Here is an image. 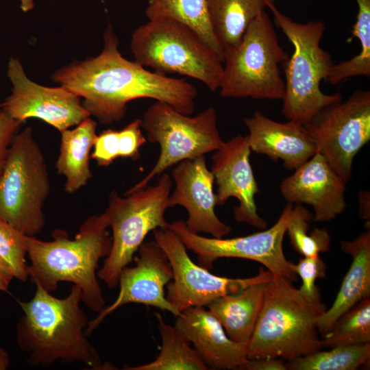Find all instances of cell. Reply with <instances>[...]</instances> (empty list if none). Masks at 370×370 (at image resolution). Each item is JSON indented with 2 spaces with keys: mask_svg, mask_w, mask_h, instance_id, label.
I'll list each match as a JSON object with an SVG mask.
<instances>
[{
  "mask_svg": "<svg viewBox=\"0 0 370 370\" xmlns=\"http://www.w3.org/2000/svg\"><path fill=\"white\" fill-rule=\"evenodd\" d=\"M21 8L23 12H27L34 8L33 0H20Z\"/></svg>",
  "mask_w": 370,
  "mask_h": 370,
  "instance_id": "ab89813d",
  "label": "cell"
},
{
  "mask_svg": "<svg viewBox=\"0 0 370 370\" xmlns=\"http://www.w3.org/2000/svg\"><path fill=\"white\" fill-rule=\"evenodd\" d=\"M8 77L12 85V92L0 108L21 123L36 118L61 132L90 116L81 98L64 87H47L29 79L16 58L9 60Z\"/></svg>",
  "mask_w": 370,
  "mask_h": 370,
  "instance_id": "5bb4252c",
  "label": "cell"
},
{
  "mask_svg": "<svg viewBox=\"0 0 370 370\" xmlns=\"http://www.w3.org/2000/svg\"><path fill=\"white\" fill-rule=\"evenodd\" d=\"M303 126L317 152L347 183L354 157L370 140L369 90L325 107Z\"/></svg>",
  "mask_w": 370,
  "mask_h": 370,
  "instance_id": "8fae6325",
  "label": "cell"
},
{
  "mask_svg": "<svg viewBox=\"0 0 370 370\" xmlns=\"http://www.w3.org/2000/svg\"><path fill=\"white\" fill-rule=\"evenodd\" d=\"M97 123L88 117L73 129L61 132L60 153L56 166L66 178L65 190L74 193L92 177L89 159L97 137Z\"/></svg>",
  "mask_w": 370,
  "mask_h": 370,
  "instance_id": "603a6c76",
  "label": "cell"
},
{
  "mask_svg": "<svg viewBox=\"0 0 370 370\" xmlns=\"http://www.w3.org/2000/svg\"><path fill=\"white\" fill-rule=\"evenodd\" d=\"M324 347L370 342V299L365 298L341 315L331 330L321 337Z\"/></svg>",
  "mask_w": 370,
  "mask_h": 370,
  "instance_id": "f1b7e54d",
  "label": "cell"
},
{
  "mask_svg": "<svg viewBox=\"0 0 370 370\" xmlns=\"http://www.w3.org/2000/svg\"><path fill=\"white\" fill-rule=\"evenodd\" d=\"M142 127L148 140L160 147L151 171L125 195L141 190L156 176L183 160L214 151L222 145L216 110L210 107L195 116L182 114L166 103L156 101L143 114Z\"/></svg>",
  "mask_w": 370,
  "mask_h": 370,
  "instance_id": "30bf717a",
  "label": "cell"
},
{
  "mask_svg": "<svg viewBox=\"0 0 370 370\" xmlns=\"http://www.w3.org/2000/svg\"><path fill=\"white\" fill-rule=\"evenodd\" d=\"M341 249L352 258L350 267L331 307L317 323L321 337L332 328L337 319L360 300L370 296V231L352 241H341Z\"/></svg>",
  "mask_w": 370,
  "mask_h": 370,
  "instance_id": "44dd1931",
  "label": "cell"
},
{
  "mask_svg": "<svg viewBox=\"0 0 370 370\" xmlns=\"http://www.w3.org/2000/svg\"><path fill=\"white\" fill-rule=\"evenodd\" d=\"M33 297L18 301L23 315L16 325L19 348L34 367H47L59 361L80 362L90 369H114L103 363L86 337L87 315L80 306L82 290L73 284L68 295L58 298L39 285Z\"/></svg>",
  "mask_w": 370,
  "mask_h": 370,
  "instance_id": "7a4b0ae2",
  "label": "cell"
},
{
  "mask_svg": "<svg viewBox=\"0 0 370 370\" xmlns=\"http://www.w3.org/2000/svg\"><path fill=\"white\" fill-rule=\"evenodd\" d=\"M13 279L10 271L0 260V291L8 292L10 282Z\"/></svg>",
  "mask_w": 370,
  "mask_h": 370,
  "instance_id": "74e56055",
  "label": "cell"
},
{
  "mask_svg": "<svg viewBox=\"0 0 370 370\" xmlns=\"http://www.w3.org/2000/svg\"><path fill=\"white\" fill-rule=\"evenodd\" d=\"M369 192L362 190L358 195L359 201V214L361 219L366 221L369 224L370 219V200Z\"/></svg>",
  "mask_w": 370,
  "mask_h": 370,
  "instance_id": "8d00e7d4",
  "label": "cell"
},
{
  "mask_svg": "<svg viewBox=\"0 0 370 370\" xmlns=\"http://www.w3.org/2000/svg\"><path fill=\"white\" fill-rule=\"evenodd\" d=\"M50 192L43 153L31 127L14 136L0 173V217L26 236L45 223L43 206Z\"/></svg>",
  "mask_w": 370,
  "mask_h": 370,
  "instance_id": "9c48e42d",
  "label": "cell"
},
{
  "mask_svg": "<svg viewBox=\"0 0 370 370\" xmlns=\"http://www.w3.org/2000/svg\"><path fill=\"white\" fill-rule=\"evenodd\" d=\"M154 241L166 254L173 272V282L166 285L169 302L178 311L190 307H205L215 299L237 293L250 285L267 281L273 274L263 269L247 278H230L212 274L195 263L186 247L169 228L153 230Z\"/></svg>",
  "mask_w": 370,
  "mask_h": 370,
  "instance_id": "4fadbf2b",
  "label": "cell"
},
{
  "mask_svg": "<svg viewBox=\"0 0 370 370\" xmlns=\"http://www.w3.org/2000/svg\"><path fill=\"white\" fill-rule=\"evenodd\" d=\"M251 151L247 136L239 134L223 141L212 155L210 171L217 185V205H223L230 197L237 199L235 220L264 230L267 223L259 216L255 202L259 188L249 161Z\"/></svg>",
  "mask_w": 370,
  "mask_h": 370,
  "instance_id": "2e32d148",
  "label": "cell"
},
{
  "mask_svg": "<svg viewBox=\"0 0 370 370\" xmlns=\"http://www.w3.org/2000/svg\"><path fill=\"white\" fill-rule=\"evenodd\" d=\"M369 358V343L319 350L286 363L291 370H356L367 363Z\"/></svg>",
  "mask_w": 370,
  "mask_h": 370,
  "instance_id": "4316f807",
  "label": "cell"
},
{
  "mask_svg": "<svg viewBox=\"0 0 370 370\" xmlns=\"http://www.w3.org/2000/svg\"><path fill=\"white\" fill-rule=\"evenodd\" d=\"M21 123L11 118L0 108V173L4 166L12 140Z\"/></svg>",
  "mask_w": 370,
  "mask_h": 370,
  "instance_id": "e575fe53",
  "label": "cell"
},
{
  "mask_svg": "<svg viewBox=\"0 0 370 370\" xmlns=\"http://www.w3.org/2000/svg\"><path fill=\"white\" fill-rule=\"evenodd\" d=\"M292 269L298 275L302 284L298 289L301 296L312 303L321 302L320 294L316 286L317 278H323L325 274V263L319 256L314 257H304L297 264H292Z\"/></svg>",
  "mask_w": 370,
  "mask_h": 370,
  "instance_id": "1f68e13d",
  "label": "cell"
},
{
  "mask_svg": "<svg viewBox=\"0 0 370 370\" xmlns=\"http://www.w3.org/2000/svg\"><path fill=\"white\" fill-rule=\"evenodd\" d=\"M162 345L157 358L138 366L125 365L126 370H208L190 343L175 325L167 324L160 313L155 314Z\"/></svg>",
  "mask_w": 370,
  "mask_h": 370,
  "instance_id": "d4e9b609",
  "label": "cell"
},
{
  "mask_svg": "<svg viewBox=\"0 0 370 370\" xmlns=\"http://www.w3.org/2000/svg\"><path fill=\"white\" fill-rule=\"evenodd\" d=\"M142 120L136 119L119 130V158L138 160L139 149L147 140L142 133Z\"/></svg>",
  "mask_w": 370,
  "mask_h": 370,
  "instance_id": "d6a6232c",
  "label": "cell"
},
{
  "mask_svg": "<svg viewBox=\"0 0 370 370\" xmlns=\"http://www.w3.org/2000/svg\"><path fill=\"white\" fill-rule=\"evenodd\" d=\"M346 182L319 152L283 180L280 191L291 204L313 208L314 221H329L347 208Z\"/></svg>",
  "mask_w": 370,
  "mask_h": 370,
  "instance_id": "ac0fdd59",
  "label": "cell"
},
{
  "mask_svg": "<svg viewBox=\"0 0 370 370\" xmlns=\"http://www.w3.org/2000/svg\"><path fill=\"white\" fill-rule=\"evenodd\" d=\"M24 237V234L0 217V260L14 279L21 282L29 279Z\"/></svg>",
  "mask_w": 370,
  "mask_h": 370,
  "instance_id": "4dcf8cb0",
  "label": "cell"
},
{
  "mask_svg": "<svg viewBox=\"0 0 370 370\" xmlns=\"http://www.w3.org/2000/svg\"><path fill=\"white\" fill-rule=\"evenodd\" d=\"M103 40L97 56L72 63L52 75L53 82L82 99L90 116L104 125L117 122L125 116L129 102L142 98L166 103L186 115L193 112L198 92L192 84L151 71L125 58L110 25Z\"/></svg>",
  "mask_w": 370,
  "mask_h": 370,
  "instance_id": "6da1fadb",
  "label": "cell"
},
{
  "mask_svg": "<svg viewBox=\"0 0 370 370\" xmlns=\"http://www.w3.org/2000/svg\"><path fill=\"white\" fill-rule=\"evenodd\" d=\"M135 62L162 75L176 73L219 89L223 63L219 55L188 25L170 19L148 20L132 35Z\"/></svg>",
  "mask_w": 370,
  "mask_h": 370,
  "instance_id": "8992f818",
  "label": "cell"
},
{
  "mask_svg": "<svg viewBox=\"0 0 370 370\" xmlns=\"http://www.w3.org/2000/svg\"><path fill=\"white\" fill-rule=\"evenodd\" d=\"M210 23L224 51L241 42L250 23L267 7L264 0H206Z\"/></svg>",
  "mask_w": 370,
  "mask_h": 370,
  "instance_id": "cb8c5ba5",
  "label": "cell"
},
{
  "mask_svg": "<svg viewBox=\"0 0 370 370\" xmlns=\"http://www.w3.org/2000/svg\"><path fill=\"white\" fill-rule=\"evenodd\" d=\"M137 251L136 265L125 267L120 273L119 293L116 299L88 321L86 335L90 334L107 316L127 304L152 306L169 311L175 317L180 314L166 299L164 293V287L173 278L164 251L155 241L143 242Z\"/></svg>",
  "mask_w": 370,
  "mask_h": 370,
  "instance_id": "9a60e30c",
  "label": "cell"
},
{
  "mask_svg": "<svg viewBox=\"0 0 370 370\" xmlns=\"http://www.w3.org/2000/svg\"><path fill=\"white\" fill-rule=\"evenodd\" d=\"M92 158L99 166H108L119 158V130L107 129L97 136Z\"/></svg>",
  "mask_w": 370,
  "mask_h": 370,
  "instance_id": "836d02e7",
  "label": "cell"
},
{
  "mask_svg": "<svg viewBox=\"0 0 370 370\" xmlns=\"http://www.w3.org/2000/svg\"><path fill=\"white\" fill-rule=\"evenodd\" d=\"M311 213L301 204L293 206L288 217L286 233L295 250L304 257H314L326 252L330 236L325 229L314 228L308 234Z\"/></svg>",
  "mask_w": 370,
  "mask_h": 370,
  "instance_id": "f546056e",
  "label": "cell"
},
{
  "mask_svg": "<svg viewBox=\"0 0 370 370\" xmlns=\"http://www.w3.org/2000/svg\"><path fill=\"white\" fill-rule=\"evenodd\" d=\"M10 365V360L8 352L4 348L0 347V370L8 369Z\"/></svg>",
  "mask_w": 370,
  "mask_h": 370,
  "instance_id": "f35d334b",
  "label": "cell"
},
{
  "mask_svg": "<svg viewBox=\"0 0 370 370\" xmlns=\"http://www.w3.org/2000/svg\"><path fill=\"white\" fill-rule=\"evenodd\" d=\"M274 22L293 46V53L282 64L286 79L282 114L288 121L302 125L325 107L343 100L340 92L323 93L320 88L334 63L330 54L321 47L325 30L321 21L301 23L282 13L274 2L264 0Z\"/></svg>",
  "mask_w": 370,
  "mask_h": 370,
  "instance_id": "5b68a950",
  "label": "cell"
},
{
  "mask_svg": "<svg viewBox=\"0 0 370 370\" xmlns=\"http://www.w3.org/2000/svg\"><path fill=\"white\" fill-rule=\"evenodd\" d=\"M268 1H269L271 2H274L275 0H268Z\"/></svg>",
  "mask_w": 370,
  "mask_h": 370,
  "instance_id": "60d3db41",
  "label": "cell"
},
{
  "mask_svg": "<svg viewBox=\"0 0 370 370\" xmlns=\"http://www.w3.org/2000/svg\"><path fill=\"white\" fill-rule=\"evenodd\" d=\"M293 204L288 203L278 221L271 227L260 232L231 238H210L191 232L185 221H175L169 228L182 241L186 249L197 256L199 264L208 270L221 258H237L256 261L273 275H282L291 281L296 279L293 262L284 254L283 240Z\"/></svg>",
  "mask_w": 370,
  "mask_h": 370,
  "instance_id": "7c38bea8",
  "label": "cell"
},
{
  "mask_svg": "<svg viewBox=\"0 0 370 370\" xmlns=\"http://www.w3.org/2000/svg\"><path fill=\"white\" fill-rule=\"evenodd\" d=\"M172 180L167 173L160 175L154 186H147L125 195L113 190L103 212L112 232L110 251L97 271L98 278L109 288L118 286L123 268L131 263L147 234L156 229H167L164 214L169 208Z\"/></svg>",
  "mask_w": 370,
  "mask_h": 370,
  "instance_id": "ba28073f",
  "label": "cell"
},
{
  "mask_svg": "<svg viewBox=\"0 0 370 370\" xmlns=\"http://www.w3.org/2000/svg\"><path fill=\"white\" fill-rule=\"evenodd\" d=\"M288 58L271 19L262 10L250 23L238 45L224 51L220 95L282 99L285 84L280 64Z\"/></svg>",
  "mask_w": 370,
  "mask_h": 370,
  "instance_id": "52a82bcc",
  "label": "cell"
},
{
  "mask_svg": "<svg viewBox=\"0 0 370 370\" xmlns=\"http://www.w3.org/2000/svg\"><path fill=\"white\" fill-rule=\"evenodd\" d=\"M103 213L88 217L74 239L64 230H56L53 240L44 241L25 235L29 278L48 292L58 289L62 282H71L82 290V301L99 313L106 307L97 280L99 262L110 251L112 237Z\"/></svg>",
  "mask_w": 370,
  "mask_h": 370,
  "instance_id": "3957f363",
  "label": "cell"
},
{
  "mask_svg": "<svg viewBox=\"0 0 370 370\" xmlns=\"http://www.w3.org/2000/svg\"><path fill=\"white\" fill-rule=\"evenodd\" d=\"M243 122L249 130L251 150L273 161L282 160L287 169L295 170L317 152L303 125L298 122H277L260 111L244 118Z\"/></svg>",
  "mask_w": 370,
  "mask_h": 370,
  "instance_id": "ffe728a7",
  "label": "cell"
},
{
  "mask_svg": "<svg viewBox=\"0 0 370 370\" xmlns=\"http://www.w3.org/2000/svg\"><path fill=\"white\" fill-rule=\"evenodd\" d=\"M245 369L248 370H287L286 363L281 358L247 359Z\"/></svg>",
  "mask_w": 370,
  "mask_h": 370,
  "instance_id": "d590c367",
  "label": "cell"
},
{
  "mask_svg": "<svg viewBox=\"0 0 370 370\" xmlns=\"http://www.w3.org/2000/svg\"><path fill=\"white\" fill-rule=\"evenodd\" d=\"M175 326L209 369H245L247 344L231 340L209 310L199 306L184 309L176 316Z\"/></svg>",
  "mask_w": 370,
  "mask_h": 370,
  "instance_id": "d6986e66",
  "label": "cell"
},
{
  "mask_svg": "<svg viewBox=\"0 0 370 370\" xmlns=\"http://www.w3.org/2000/svg\"><path fill=\"white\" fill-rule=\"evenodd\" d=\"M358 4L356 21L353 25L352 38H356L360 43V51L352 59L334 64L325 79L335 85L349 77L370 76V0H356Z\"/></svg>",
  "mask_w": 370,
  "mask_h": 370,
  "instance_id": "83f0119b",
  "label": "cell"
},
{
  "mask_svg": "<svg viewBox=\"0 0 370 370\" xmlns=\"http://www.w3.org/2000/svg\"><path fill=\"white\" fill-rule=\"evenodd\" d=\"M171 175L175 188L169 197V206L180 205L187 210L185 223L191 232L207 233L214 238H223L231 232L232 227L215 213L214 177L204 156L179 162Z\"/></svg>",
  "mask_w": 370,
  "mask_h": 370,
  "instance_id": "e0dca14e",
  "label": "cell"
},
{
  "mask_svg": "<svg viewBox=\"0 0 370 370\" xmlns=\"http://www.w3.org/2000/svg\"><path fill=\"white\" fill-rule=\"evenodd\" d=\"M269 280L255 283L237 293L218 297L206 306L231 340L248 343L263 304Z\"/></svg>",
  "mask_w": 370,
  "mask_h": 370,
  "instance_id": "7402d4cb",
  "label": "cell"
},
{
  "mask_svg": "<svg viewBox=\"0 0 370 370\" xmlns=\"http://www.w3.org/2000/svg\"><path fill=\"white\" fill-rule=\"evenodd\" d=\"M145 16L148 20L170 19L188 25L223 62V51L210 23L206 0H148Z\"/></svg>",
  "mask_w": 370,
  "mask_h": 370,
  "instance_id": "484cf974",
  "label": "cell"
},
{
  "mask_svg": "<svg viewBox=\"0 0 370 370\" xmlns=\"http://www.w3.org/2000/svg\"><path fill=\"white\" fill-rule=\"evenodd\" d=\"M325 310L321 302L304 299L292 281L273 274L247 343V358H281L288 362L320 350L317 323Z\"/></svg>",
  "mask_w": 370,
  "mask_h": 370,
  "instance_id": "277c9868",
  "label": "cell"
}]
</instances>
